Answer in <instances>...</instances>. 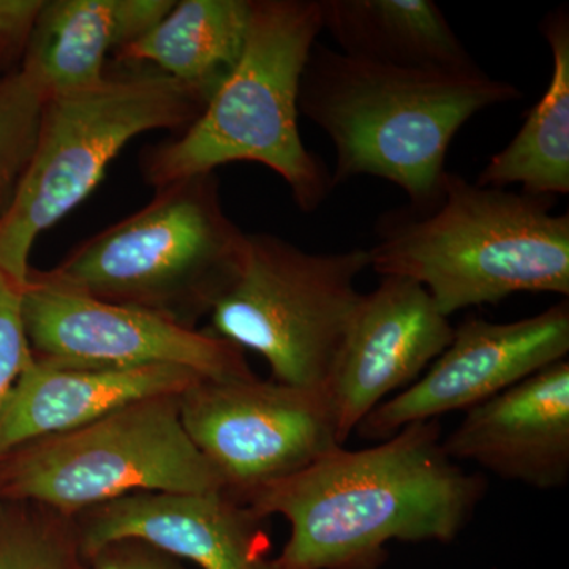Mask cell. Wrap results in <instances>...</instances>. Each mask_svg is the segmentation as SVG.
Returning <instances> with one entry per match:
<instances>
[{"label":"cell","mask_w":569,"mask_h":569,"mask_svg":"<svg viewBox=\"0 0 569 569\" xmlns=\"http://www.w3.org/2000/svg\"><path fill=\"white\" fill-rule=\"evenodd\" d=\"M179 411L224 492L242 503L343 447L323 388L200 378L179 396Z\"/></svg>","instance_id":"9c48e42d"},{"label":"cell","mask_w":569,"mask_h":569,"mask_svg":"<svg viewBox=\"0 0 569 569\" xmlns=\"http://www.w3.org/2000/svg\"><path fill=\"white\" fill-rule=\"evenodd\" d=\"M22 317L33 358L56 366L132 369L179 366L211 380L252 377L228 340L137 307L102 301L32 272Z\"/></svg>","instance_id":"30bf717a"},{"label":"cell","mask_w":569,"mask_h":569,"mask_svg":"<svg viewBox=\"0 0 569 569\" xmlns=\"http://www.w3.org/2000/svg\"><path fill=\"white\" fill-rule=\"evenodd\" d=\"M323 31L362 61L466 71L479 69L432 0H321Z\"/></svg>","instance_id":"e0dca14e"},{"label":"cell","mask_w":569,"mask_h":569,"mask_svg":"<svg viewBox=\"0 0 569 569\" xmlns=\"http://www.w3.org/2000/svg\"><path fill=\"white\" fill-rule=\"evenodd\" d=\"M568 353V299L509 323L468 318L425 376L373 408L359 433L385 441L415 422L470 410Z\"/></svg>","instance_id":"8fae6325"},{"label":"cell","mask_w":569,"mask_h":569,"mask_svg":"<svg viewBox=\"0 0 569 569\" xmlns=\"http://www.w3.org/2000/svg\"><path fill=\"white\" fill-rule=\"evenodd\" d=\"M84 561L88 569H187L181 560L140 539L111 542Z\"/></svg>","instance_id":"603a6c76"},{"label":"cell","mask_w":569,"mask_h":569,"mask_svg":"<svg viewBox=\"0 0 569 569\" xmlns=\"http://www.w3.org/2000/svg\"><path fill=\"white\" fill-rule=\"evenodd\" d=\"M365 249L309 253L276 234H247L244 263L212 307L211 335L260 355L272 380L321 389L362 293Z\"/></svg>","instance_id":"ba28073f"},{"label":"cell","mask_w":569,"mask_h":569,"mask_svg":"<svg viewBox=\"0 0 569 569\" xmlns=\"http://www.w3.org/2000/svg\"><path fill=\"white\" fill-rule=\"evenodd\" d=\"M44 99L20 71L0 78V211L31 159Z\"/></svg>","instance_id":"44dd1931"},{"label":"cell","mask_w":569,"mask_h":569,"mask_svg":"<svg viewBox=\"0 0 569 569\" xmlns=\"http://www.w3.org/2000/svg\"><path fill=\"white\" fill-rule=\"evenodd\" d=\"M21 507L0 512V569H82L73 519L39 505Z\"/></svg>","instance_id":"ffe728a7"},{"label":"cell","mask_w":569,"mask_h":569,"mask_svg":"<svg viewBox=\"0 0 569 569\" xmlns=\"http://www.w3.org/2000/svg\"><path fill=\"white\" fill-rule=\"evenodd\" d=\"M264 520L224 490L137 493L73 518L82 560L140 539L201 569H274Z\"/></svg>","instance_id":"4fadbf2b"},{"label":"cell","mask_w":569,"mask_h":569,"mask_svg":"<svg viewBox=\"0 0 569 569\" xmlns=\"http://www.w3.org/2000/svg\"><path fill=\"white\" fill-rule=\"evenodd\" d=\"M247 233L224 212L216 173L156 189L151 203L67 254L52 282L197 328L244 263Z\"/></svg>","instance_id":"5b68a950"},{"label":"cell","mask_w":569,"mask_h":569,"mask_svg":"<svg viewBox=\"0 0 569 569\" xmlns=\"http://www.w3.org/2000/svg\"><path fill=\"white\" fill-rule=\"evenodd\" d=\"M198 373L179 366H56L33 358L0 408V458L159 396H181Z\"/></svg>","instance_id":"9a60e30c"},{"label":"cell","mask_w":569,"mask_h":569,"mask_svg":"<svg viewBox=\"0 0 569 569\" xmlns=\"http://www.w3.org/2000/svg\"><path fill=\"white\" fill-rule=\"evenodd\" d=\"M249 21L250 0H182L114 58L149 63L209 102L241 59Z\"/></svg>","instance_id":"ac0fdd59"},{"label":"cell","mask_w":569,"mask_h":569,"mask_svg":"<svg viewBox=\"0 0 569 569\" xmlns=\"http://www.w3.org/2000/svg\"><path fill=\"white\" fill-rule=\"evenodd\" d=\"M43 0H0V56L24 50L33 18Z\"/></svg>","instance_id":"cb8c5ba5"},{"label":"cell","mask_w":569,"mask_h":569,"mask_svg":"<svg viewBox=\"0 0 569 569\" xmlns=\"http://www.w3.org/2000/svg\"><path fill=\"white\" fill-rule=\"evenodd\" d=\"M0 459V497L69 519L137 493L224 490L183 429L179 396L130 403Z\"/></svg>","instance_id":"52a82bcc"},{"label":"cell","mask_w":569,"mask_h":569,"mask_svg":"<svg viewBox=\"0 0 569 569\" xmlns=\"http://www.w3.org/2000/svg\"><path fill=\"white\" fill-rule=\"evenodd\" d=\"M448 458L471 460L497 477L535 489L569 478V362L539 370L467 410L443 438Z\"/></svg>","instance_id":"5bb4252c"},{"label":"cell","mask_w":569,"mask_h":569,"mask_svg":"<svg viewBox=\"0 0 569 569\" xmlns=\"http://www.w3.org/2000/svg\"><path fill=\"white\" fill-rule=\"evenodd\" d=\"M0 216H2V211H0Z\"/></svg>","instance_id":"d4e9b609"},{"label":"cell","mask_w":569,"mask_h":569,"mask_svg":"<svg viewBox=\"0 0 569 569\" xmlns=\"http://www.w3.org/2000/svg\"><path fill=\"white\" fill-rule=\"evenodd\" d=\"M173 6V0H43L18 71L44 100L93 88L108 77V58L144 36Z\"/></svg>","instance_id":"2e32d148"},{"label":"cell","mask_w":569,"mask_h":569,"mask_svg":"<svg viewBox=\"0 0 569 569\" xmlns=\"http://www.w3.org/2000/svg\"><path fill=\"white\" fill-rule=\"evenodd\" d=\"M206 103L159 71L44 100L31 159L0 216V272L24 287L37 238L93 192L119 152L152 130L183 132Z\"/></svg>","instance_id":"8992f818"},{"label":"cell","mask_w":569,"mask_h":569,"mask_svg":"<svg viewBox=\"0 0 569 569\" xmlns=\"http://www.w3.org/2000/svg\"><path fill=\"white\" fill-rule=\"evenodd\" d=\"M552 197L447 173L432 203L389 213L369 268L425 287L448 318L515 293L569 296V216Z\"/></svg>","instance_id":"3957f363"},{"label":"cell","mask_w":569,"mask_h":569,"mask_svg":"<svg viewBox=\"0 0 569 569\" xmlns=\"http://www.w3.org/2000/svg\"><path fill=\"white\" fill-rule=\"evenodd\" d=\"M22 288L0 272V408L33 359L22 317Z\"/></svg>","instance_id":"7402d4cb"},{"label":"cell","mask_w":569,"mask_h":569,"mask_svg":"<svg viewBox=\"0 0 569 569\" xmlns=\"http://www.w3.org/2000/svg\"><path fill=\"white\" fill-rule=\"evenodd\" d=\"M321 32V0H250L238 66L192 126L141 153L144 181L159 189L222 164L260 163L283 179L302 212L317 211L335 183L302 141L298 103Z\"/></svg>","instance_id":"277c9868"},{"label":"cell","mask_w":569,"mask_h":569,"mask_svg":"<svg viewBox=\"0 0 569 569\" xmlns=\"http://www.w3.org/2000/svg\"><path fill=\"white\" fill-rule=\"evenodd\" d=\"M485 490L448 458L432 419L372 448H337L246 505L290 523L274 569H380L391 541L451 542Z\"/></svg>","instance_id":"6da1fadb"},{"label":"cell","mask_w":569,"mask_h":569,"mask_svg":"<svg viewBox=\"0 0 569 569\" xmlns=\"http://www.w3.org/2000/svg\"><path fill=\"white\" fill-rule=\"evenodd\" d=\"M520 99L485 70L403 69L350 58L316 43L302 74L299 114L320 127L336 152L332 183L373 176L400 187L413 208L443 186L447 153L479 111Z\"/></svg>","instance_id":"7a4b0ae2"},{"label":"cell","mask_w":569,"mask_h":569,"mask_svg":"<svg viewBox=\"0 0 569 569\" xmlns=\"http://www.w3.org/2000/svg\"><path fill=\"white\" fill-rule=\"evenodd\" d=\"M552 52V74L539 102L507 148L496 153L478 186L507 189L520 183L537 197L569 193V14L559 7L542 21Z\"/></svg>","instance_id":"d6986e66"},{"label":"cell","mask_w":569,"mask_h":569,"mask_svg":"<svg viewBox=\"0 0 569 569\" xmlns=\"http://www.w3.org/2000/svg\"><path fill=\"white\" fill-rule=\"evenodd\" d=\"M456 328L425 287L381 277L361 302L323 387L340 443L385 397L413 385L447 350Z\"/></svg>","instance_id":"7c38bea8"}]
</instances>
